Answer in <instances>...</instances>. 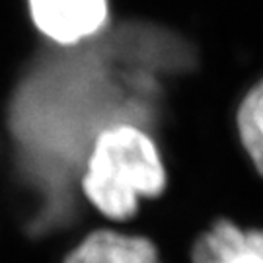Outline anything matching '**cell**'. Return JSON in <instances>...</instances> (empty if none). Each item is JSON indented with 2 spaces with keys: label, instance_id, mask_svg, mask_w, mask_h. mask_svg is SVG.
<instances>
[{
  "label": "cell",
  "instance_id": "6da1fadb",
  "mask_svg": "<svg viewBox=\"0 0 263 263\" xmlns=\"http://www.w3.org/2000/svg\"><path fill=\"white\" fill-rule=\"evenodd\" d=\"M168 166L158 141L135 123H111L96 133L78 172V193L104 224L127 228L141 203L166 195Z\"/></svg>",
  "mask_w": 263,
  "mask_h": 263
},
{
  "label": "cell",
  "instance_id": "7a4b0ae2",
  "mask_svg": "<svg viewBox=\"0 0 263 263\" xmlns=\"http://www.w3.org/2000/svg\"><path fill=\"white\" fill-rule=\"evenodd\" d=\"M31 31L57 49H74L111 26V0H22Z\"/></svg>",
  "mask_w": 263,
  "mask_h": 263
},
{
  "label": "cell",
  "instance_id": "3957f363",
  "mask_svg": "<svg viewBox=\"0 0 263 263\" xmlns=\"http://www.w3.org/2000/svg\"><path fill=\"white\" fill-rule=\"evenodd\" d=\"M187 263H263V228L216 216L191 240Z\"/></svg>",
  "mask_w": 263,
  "mask_h": 263
},
{
  "label": "cell",
  "instance_id": "277c9868",
  "mask_svg": "<svg viewBox=\"0 0 263 263\" xmlns=\"http://www.w3.org/2000/svg\"><path fill=\"white\" fill-rule=\"evenodd\" d=\"M61 263H164V259L148 236L96 224L66 250Z\"/></svg>",
  "mask_w": 263,
  "mask_h": 263
},
{
  "label": "cell",
  "instance_id": "5b68a950",
  "mask_svg": "<svg viewBox=\"0 0 263 263\" xmlns=\"http://www.w3.org/2000/svg\"><path fill=\"white\" fill-rule=\"evenodd\" d=\"M232 127L244 160L263 178V76H259L232 111Z\"/></svg>",
  "mask_w": 263,
  "mask_h": 263
}]
</instances>
